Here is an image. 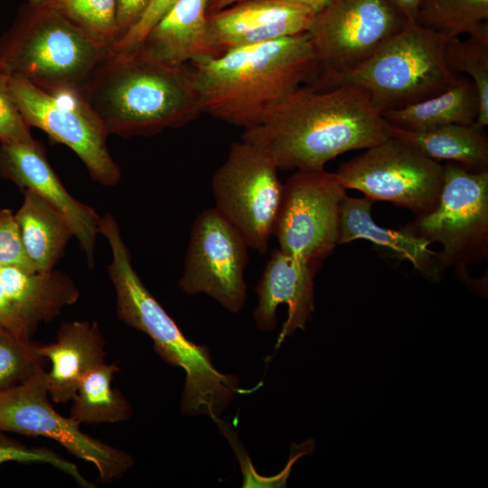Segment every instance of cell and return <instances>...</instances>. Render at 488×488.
I'll use <instances>...</instances> for the list:
<instances>
[{"instance_id": "obj_9", "label": "cell", "mask_w": 488, "mask_h": 488, "mask_svg": "<svg viewBox=\"0 0 488 488\" xmlns=\"http://www.w3.org/2000/svg\"><path fill=\"white\" fill-rule=\"evenodd\" d=\"M10 90L30 127L44 131L53 141L70 148L97 183L117 184L121 170L109 153L108 134L79 88L48 90L11 75Z\"/></svg>"}, {"instance_id": "obj_20", "label": "cell", "mask_w": 488, "mask_h": 488, "mask_svg": "<svg viewBox=\"0 0 488 488\" xmlns=\"http://www.w3.org/2000/svg\"><path fill=\"white\" fill-rule=\"evenodd\" d=\"M372 201L367 197L346 195L339 215L338 245L362 239L386 248L399 258L409 261L422 274L436 278L443 267L438 253L429 249L430 242L416 238L402 229L393 230L379 226L371 217Z\"/></svg>"}, {"instance_id": "obj_3", "label": "cell", "mask_w": 488, "mask_h": 488, "mask_svg": "<svg viewBox=\"0 0 488 488\" xmlns=\"http://www.w3.org/2000/svg\"><path fill=\"white\" fill-rule=\"evenodd\" d=\"M79 89L108 136H150L202 114L188 64L157 61L136 46L111 49Z\"/></svg>"}, {"instance_id": "obj_16", "label": "cell", "mask_w": 488, "mask_h": 488, "mask_svg": "<svg viewBox=\"0 0 488 488\" xmlns=\"http://www.w3.org/2000/svg\"><path fill=\"white\" fill-rule=\"evenodd\" d=\"M0 174L22 191L30 190L57 210L67 221L89 267L94 264L100 218L89 206L74 199L52 168L42 144L0 145Z\"/></svg>"}, {"instance_id": "obj_33", "label": "cell", "mask_w": 488, "mask_h": 488, "mask_svg": "<svg viewBox=\"0 0 488 488\" xmlns=\"http://www.w3.org/2000/svg\"><path fill=\"white\" fill-rule=\"evenodd\" d=\"M177 0H152L139 21L112 47L127 50L139 44L148 32Z\"/></svg>"}, {"instance_id": "obj_22", "label": "cell", "mask_w": 488, "mask_h": 488, "mask_svg": "<svg viewBox=\"0 0 488 488\" xmlns=\"http://www.w3.org/2000/svg\"><path fill=\"white\" fill-rule=\"evenodd\" d=\"M389 136L433 160L456 162L474 172L488 170V138L483 127L475 122L424 131L406 130L389 124Z\"/></svg>"}, {"instance_id": "obj_37", "label": "cell", "mask_w": 488, "mask_h": 488, "mask_svg": "<svg viewBox=\"0 0 488 488\" xmlns=\"http://www.w3.org/2000/svg\"><path fill=\"white\" fill-rule=\"evenodd\" d=\"M410 23H416L422 0H388Z\"/></svg>"}, {"instance_id": "obj_31", "label": "cell", "mask_w": 488, "mask_h": 488, "mask_svg": "<svg viewBox=\"0 0 488 488\" xmlns=\"http://www.w3.org/2000/svg\"><path fill=\"white\" fill-rule=\"evenodd\" d=\"M11 74L0 63V142L33 143L30 126L19 110L10 90Z\"/></svg>"}, {"instance_id": "obj_21", "label": "cell", "mask_w": 488, "mask_h": 488, "mask_svg": "<svg viewBox=\"0 0 488 488\" xmlns=\"http://www.w3.org/2000/svg\"><path fill=\"white\" fill-rule=\"evenodd\" d=\"M0 282L33 332L38 324L52 321L80 297L71 278L54 269L30 271L0 267Z\"/></svg>"}, {"instance_id": "obj_12", "label": "cell", "mask_w": 488, "mask_h": 488, "mask_svg": "<svg viewBox=\"0 0 488 488\" xmlns=\"http://www.w3.org/2000/svg\"><path fill=\"white\" fill-rule=\"evenodd\" d=\"M49 398L46 371L40 366L23 383L0 394V430L54 439L92 464L104 483L121 478L132 467L130 455L83 433L80 424L61 415Z\"/></svg>"}, {"instance_id": "obj_36", "label": "cell", "mask_w": 488, "mask_h": 488, "mask_svg": "<svg viewBox=\"0 0 488 488\" xmlns=\"http://www.w3.org/2000/svg\"><path fill=\"white\" fill-rule=\"evenodd\" d=\"M241 1H244V0H209L208 7H207L208 14L225 9ZM298 1H301L310 5L317 12L321 8H323L329 0H298Z\"/></svg>"}, {"instance_id": "obj_30", "label": "cell", "mask_w": 488, "mask_h": 488, "mask_svg": "<svg viewBox=\"0 0 488 488\" xmlns=\"http://www.w3.org/2000/svg\"><path fill=\"white\" fill-rule=\"evenodd\" d=\"M0 430V465L7 462L36 463L50 465L70 476L80 486L93 488V485L79 471V468L44 447H29L13 440Z\"/></svg>"}, {"instance_id": "obj_4", "label": "cell", "mask_w": 488, "mask_h": 488, "mask_svg": "<svg viewBox=\"0 0 488 488\" xmlns=\"http://www.w3.org/2000/svg\"><path fill=\"white\" fill-rule=\"evenodd\" d=\"M100 219L99 233L108 240L112 254L108 272L116 292L118 317L147 334L164 361L184 370L183 413L219 418L240 390L238 378L220 372L211 362L209 349L183 335L134 269L113 216L107 214Z\"/></svg>"}, {"instance_id": "obj_18", "label": "cell", "mask_w": 488, "mask_h": 488, "mask_svg": "<svg viewBox=\"0 0 488 488\" xmlns=\"http://www.w3.org/2000/svg\"><path fill=\"white\" fill-rule=\"evenodd\" d=\"M36 352L51 361L46 372L50 398L56 403L72 400L82 378L105 362V342L95 322L72 321L63 324L56 341L36 345Z\"/></svg>"}, {"instance_id": "obj_23", "label": "cell", "mask_w": 488, "mask_h": 488, "mask_svg": "<svg viewBox=\"0 0 488 488\" xmlns=\"http://www.w3.org/2000/svg\"><path fill=\"white\" fill-rule=\"evenodd\" d=\"M23 192V204L14 215L26 255L35 271L53 269L73 232L64 217L39 195L30 190Z\"/></svg>"}, {"instance_id": "obj_28", "label": "cell", "mask_w": 488, "mask_h": 488, "mask_svg": "<svg viewBox=\"0 0 488 488\" xmlns=\"http://www.w3.org/2000/svg\"><path fill=\"white\" fill-rule=\"evenodd\" d=\"M51 8L111 49L117 39L116 0H31Z\"/></svg>"}, {"instance_id": "obj_14", "label": "cell", "mask_w": 488, "mask_h": 488, "mask_svg": "<svg viewBox=\"0 0 488 488\" xmlns=\"http://www.w3.org/2000/svg\"><path fill=\"white\" fill-rule=\"evenodd\" d=\"M248 249L215 207L203 210L192 226L179 287L187 295L206 294L230 312L240 311L247 296Z\"/></svg>"}, {"instance_id": "obj_6", "label": "cell", "mask_w": 488, "mask_h": 488, "mask_svg": "<svg viewBox=\"0 0 488 488\" xmlns=\"http://www.w3.org/2000/svg\"><path fill=\"white\" fill-rule=\"evenodd\" d=\"M447 40L431 29L408 23L339 85L362 87L380 114L435 97L459 78L446 64Z\"/></svg>"}, {"instance_id": "obj_25", "label": "cell", "mask_w": 488, "mask_h": 488, "mask_svg": "<svg viewBox=\"0 0 488 488\" xmlns=\"http://www.w3.org/2000/svg\"><path fill=\"white\" fill-rule=\"evenodd\" d=\"M119 368L106 361L89 371L80 380L72 399L70 417L89 424L117 423L127 420L132 408L112 380Z\"/></svg>"}, {"instance_id": "obj_1", "label": "cell", "mask_w": 488, "mask_h": 488, "mask_svg": "<svg viewBox=\"0 0 488 488\" xmlns=\"http://www.w3.org/2000/svg\"><path fill=\"white\" fill-rule=\"evenodd\" d=\"M389 124L369 93L355 84L331 89L300 86L241 140L259 147L278 170L324 169L330 160L389 138Z\"/></svg>"}, {"instance_id": "obj_13", "label": "cell", "mask_w": 488, "mask_h": 488, "mask_svg": "<svg viewBox=\"0 0 488 488\" xmlns=\"http://www.w3.org/2000/svg\"><path fill=\"white\" fill-rule=\"evenodd\" d=\"M346 195L336 173L296 171L283 183L273 231L279 249L320 265L338 245L340 206Z\"/></svg>"}, {"instance_id": "obj_5", "label": "cell", "mask_w": 488, "mask_h": 488, "mask_svg": "<svg viewBox=\"0 0 488 488\" xmlns=\"http://www.w3.org/2000/svg\"><path fill=\"white\" fill-rule=\"evenodd\" d=\"M111 49L31 0L0 36V63L43 89L80 88Z\"/></svg>"}, {"instance_id": "obj_34", "label": "cell", "mask_w": 488, "mask_h": 488, "mask_svg": "<svg viewBox=\"0 0 488 488\" xmlns=\"http://www.w3.org/2000/svg\"><path fill=\"white\" fill-rule=\"evenodd\" d=\"M0 327L4 332L22 340H31L34 333L6 294L1 282Z\"/></svg>"}, {"instance_id": "obj_10", "label": "cell", "mask_w": 488, "mask_h": 488, "mask_svg": "<svg viewBox=\"0 0 488 488\" xmlns=\"http://www.w3.org/2000/svg\"><path fill=\"white\" fill-rule=\"evenodd\" d=\"M277 172L267 153L240 140L231 144L211 179L215 208L259 254L268 250L281 202Z\"/></svg>"}, {"instance_id": "obj_8", "label": "cell", "mask_w": 488, "mask_h": 488, "mask_svg": "<svg viewBox=\"0 0 488 488\" xmlns=\"http://www.w3.org/2000/svg\"><path fill=\"white\" fill-rule=\"evenodd\" d=\"M430 243L442 245V267L460 269L488 257V170L474 172L458 164L444 165V182L436 206L417 216L403 229Z\"/></svg>"}, {"instance_id": "obj_15", "label": "cell", "mask_w": 488, "mask_h": 488, "mask_svg": "<svg viewBox=\"0 0 488 488\" xmlns=\"http://www.w3.org/2000/svg\"><path fill=\"white\" fill-rule=\"evenodd\" d=\"M316 11L298 0H244L208 14L212 56L305 33Z\"/></svg>"}, {"instance_id": "obj_38", "label": "cell", "mask_w": 488, "mask_h": 488, "mask_svg": "<svg viewBox=\"0 0 488 488\" xmlns=\"http://www.w3.org/2000/svg\"><path fill=\"white\" fill-rule=\"evenodd\" d=\"M2 331H3V330H2V328L0 327V332H2Z\"/></svg>"}, {"instance_id": "obj_26", "label": "cell", "mask_w": 488, "mask_h": 488, "mask_svg": "<svg viewBox=\"0 0 488 488\" xmlns=\"http://www.w3.org/2000/svg\"><path fill=\"white\" fill-rule=\"evenodd\" d=\"M487 18L488 0H422L416 23L451 39L480 33Z\"/></svg>"}, {"instance_id": "obj_27", "label": "cell", "mask_w": 488, "mask_h": 488, "mask_svg": "<svg viewBox=\"0 0 488 488\" xmlns=\"http://www.w3.org/2000/svg\"><path fill=\"white\" fill-rule=\"evenodd\" d=\"M445 59L451 73H463L471 77L480 102V110L475 124L481 127L488 125V26L480 33L469 35L465 41L448 39Z\"/></svg>"}, {"instance_id": "obj_24", "label": "cell", "mask_w": 488, "mask_h": 488, "mask_svg": "<svg viewBox=\"0 0 488 488\" xmlns=\"http://www.w3.org/2000/svg\"><path fill=\"white\" fill-rule=\"evenodd\" d=\"M479 110V96L474 82L460 75L457 81L442 93L399 109L384 111L381 117L394 127L424 131L450 124H473Z\"/></svg>"}, {"instance_id": "obj_32", "label": "cell", "mask_w": 488, "mask_h": 488, "mask_svg": "<svg viewBox=\"0 0 488 488\" xmlns=\"http://www.w3.org/2000/svg\"><path fill=\"white\" fill-rule=\"evenodd\" d=\"M0 267L35 271L26 255L15 215L9 209H0Z\"/></svg>"}, {"instance_id": "obj_7", "label": "cell", "mask_w": 488, "mask_h": 488, "mask_svg": "<svg viewBox=\"0 0 488 488\" xmlns=\"http://www.w3.org/2000/svg\"><path fill=\"white\" fill-rule=\"evenodd\" d=\"M408 23L388 0H329L307 31L316 62L309 84L337 87Z\"/></svg>"}, {"instance_id": "obj_35", "label": "cell", "mask_w": 488, "mask_h": 488, "mask_svg": "<svg viewBox=\"0 0 488 488\" xmlns=\"http://www.w3.org/2000/svg\"><path fill=\"white\" fill-rule=\"evenodd\" d=\"M151 1L152 0H116L117 27V42L139 21Z\"/></svg>"}, {"instance_id": "obj_29", "label": "cell", "mask_w": 488, "mask_h": 488, "mask_svg": "<svg viewBox=\"0 0 488 488\" xmlns=\"http://www.w3.org/2000/svg\"><path fill=\"white\" fill-rule=\"evenodd\" d=\"M42 360L31 340L0 332V394L27 380Z\"/></svg>"}, {"instance_id": "obj_19", "label": "cell", "mask_w": 488, "mask_h": 488, "mask_svg": "<svg viewBox=\"0 0 488 488\" xmlns=\"http://www.w3.org/2000/svg\"><path fill=\"white\" fill-rule=\"evenodd\" d=\"M208 1L177 0L136 46L146 55L173 65L212 56L208 38Z\"/></svg>"}, {"instance_id": "obj_2", "label": "cell", "mask_w": 488, "mask_h": 488, "mask_svg": "<svg viewBox=\"0 0 488 488\" xmlns=\"http://www.w3.org/2000/svg\"><path fill=\"white\" fill-rule=\"evenodd\" d=\"M202 113L249 128L315 73L307 32L187 63Z\"/></svg>"}, {"instance_id": "obj_11", "label": "cell", "mask_w": 488, "mask_h": 488, "mask_svg": "<svg viewBox=\"0 0 488 488\" xmlns=\"http://www.w3.org/2000/svg\"><path fill=\"white\" fill-rule=\"evenodd\" d=\"M336 174L346 190H358L371 201L389 202L419 216L438 202L444 165L389 137L343 164Z\"/></svg>"}, {"instance_id": "obj_17", "label": "cell", "mask_w": 488, "mask_h": 488, "mask_svg": "<svg viewBox=\"0 0 488 488\" xmlns=\"http://www.w3.org/2000/svg\"><path fill=\"white\" fill-rule=\"evenodd\" d=\"M320 265L282 251L271 253L256 286L258 305L254 319L258 330H273L277 325V308L287 305V318L278 335L277 348L297 329L304 330L314 311V277Z\"/></svg>"}]
</instances>
